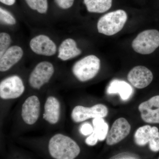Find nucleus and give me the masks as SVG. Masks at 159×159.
Here are the masks:
<instances>
[{
    "label": "nucleus",
    "mask_w": 159,
    "mask_h": 159,
    "mask_svg": "<svg viewBox=\"0 0 159 159\" xmlns=\"http://www.w3.org/2000/svg\"><path fill=\"white\" fill-rule=\"evenodd\" d=\"M0 20L2 23L6 25H12L16 23L13 16L9 11L2 8H0Z\"/></svg>",
    "instance_id": "nucleus-23"
},
{
    "label": "nucleus",
    "mask_w": 159,
    "mask_h": 159,
    "mask_svg": "<svg viewBox=\"0 0 159 159\" xmlns=\"http://www.w3.org/2000/svg\"><path fill=\"white\" fill-rule=\"evenodd\" d=\"M108 113L107 107L102 104H97L91 107L78 105L73 109L71 117L74 122L79 123L92 118H104Z\"/></svg>",
    "instance_id": "nucleus-7"
},
{
    "label": "nucleus",
    "mask_w": 159,
    "mask_h": 159,
    "mask_svg": "<svg viewBox=\"0 0 159 159\" xmlns=\"http://www.w3.org/2000/svg\"><path fill=\"white\" fill-rule=\"evenodd\" d=\"M127 18V13L122 9L107 13L98 20L97 25L98 32L107 36L117 34L123 29Z\"/></svg>",
    "instance_id": "nucleus-2"
},
{
    "label": "nucleus",
    "mask_w": 159,
    "mask_h": 159,
    "mask_svg": "<svg viewBox=\"0 0 159 159\" xmlns=\"http://www.w3.org/2000/svg\"><path fill=\"white\" fill-rule=\"evenodd\" d=\"M74 0H54L57 6L62 9L70 8L74 4Z\"/></svg>",
    "instance_id": "nucleus-25"
},
{
    "label": "nucleus",
    "mask_w": 159,
    "mask_h": 159,
    "mask_svg": "<svg viewBox=\"0 0 159 159\" xmlns=\"http://www.w3.org/2000/svg\"><path fill=\"white\" fill-rule=\"evenodd\" d=\"M93 126L87 122L82 124L80 128V134L84 136H89L93 133Z\"/></svg>",
    "instance_id": "nucleus-24"
},
{
    "label": "nucleus",
    "mask_w": 159,
    "mask_h": 159,
    "mask_svg": "<svg viewBox=\"0 0 159 159\" xmlns=\"http://www.w3.org/2000/svg\"><path fill=\"white\" fill-rule=\"evenodd\" d=\"M11 43L10 35L6 32H2L0 34V57L9 48Z\"/></svg>",
    "instance_id": "nucleus-22"
},
{
    "label": "nucleus",
    "mask_w": 159,
    "mask_h": 159,
    "mask_svg": "<svg viewBox=\"0 0 159 159\" xmlns=\"http://www.w3.org/2000/svg\"><path fill=\"white\" fill-rule=\"evenodd\" d=\"M152 126L145 125L139 127L134 134V140L136 144L140 146H145L149 142Z\"/></svg>",
    "instance_id": "nucleus-18"
},
{
    "label": "nucleus",
    "mask_w": 159,
    "mask_h": 159,
    "mask_svg": "<svg viewBox=\"0 0 159 159\" xmlns=\"http://www.w3.org/2000/svg\"><path fill=\"white\" fill-rule=\"evenodd\" d=\"M30 47L35 54L51 56L57 51V47L54 42L45 35H38L31 39Z\"/></svg>",
    "instance_id": "nucleus-12"
},
{
    "label": "nucleus",
    "mask_w": 159,
    "mask_h": 159,
    "mask_svg": "<svg viewBox=\"0 0 159 159\" xmlns=\"http://www.w3.org/2000/svg\"><path fill=\"white\" fill-rule=\"evenodd\" d=\"M107 92L110 94H119L122 100H127L132 95L133 89L128 83L123 80H115L110 84Z\"/></svg>",
    "instance_id": "nucleus-16"
},
{
    "label": "nucleus",
    "mask_w": 159,
    "mask_h": 159,
    "mask_svg": "<svg viewBox=\"0 0 159 159\" xmlns=\"http://www.w3.org/2000/svg\"><path fill=\"white\" fill-rule=\"evenodd\" d=\"M159 47V31L155 29L142 31L132 43L134 51L143 55L152 54Z\"/></svg>",
    "instance_id": "nucleus-4"
},
{
    "label": "nucleus",
    "mask_w": 159,
    "mask_h": 159,
    "mask_svg": "<svg viewBox=\"0 0 159 159\" xmlns=\"http://www.w3.org/2000/svg\"><path fill=\"white\" fill-rule=\"evenodd\" d=\"M22 49L18 46L9 48L1 56L0 59V71L5 72L9 70L21 59L23 57Z\"/></svg>",
    "instance_id": "nucleus-14"
},
{
    "label": "nucleus",
    "mask_w": 159,
    "mask_h": 159,
    "mask_svg": "<svg viewBox=\"0 0 159 159\" xmlns=\"http://www.w3.org/2000/svg\"><path fill=\"white\" fill-rule=\"evenodd\" d=\"M0 2L7 6H12L15 3L16 0H0Z\"/></svg>",
    "instance_id": "nucleus-27"
},
{
    "label": "nucleus",
    "mask_w": 159,
    "mask_h": 159,
    "mask_svg": "<svg viewBox=\"0 0 159 159\" xmlns=\"http://www.w3.org/2000/svg\"><path fill=\"white\" fill-rule=\"evenodd\" d=\"M131 126L125 118H120L114 122L106 138L107 145H113L119 143L128 135Z\"/></svg>",
    "instance_id": "nucleus-11"
},
{
    "label": "nucleus",
    "mask_w": 159,
    "mask_h": 159,
    "mask_svg": "<svg viewBox=\"0 0 159 159\" xmlns=\"http://www.w3.org/2000/svg\"><path fill=\"white\" fill-rule=\"evenodd\" d=\"M93 132L98 137L99 141H103L106 139L108 133V124L102 118L93 119Z\"/></svg>",
    "instance_id": "nucleus-19"
},
{
    "label": "nucleus",
    "mask_w": 159,
    "mask_h": 159,
    "mask_svg": "<svg viewBox=\"0 0 159 159\" xmlns=\"http://www.w3.org/2000/svg\"><path fill=\"white\" fill-rule=\"evenodd\" d=\"M89 12L103 13L110 9L112 0H84Z\"/></svg>",
    "instance_id": "nucleus-17"
},
{
    "label": "nucleus",
    "mask_w": 159,
    "mask_h": 159,
    "mask_svg": "<svg viewBox=\"0 0 159 159\" xmlns=\"http://www.w3.org/2000/svg\"><path fill=\"white\" fill-rule=\"evenodd\" d=\"M98 141L99 139L98 137L97 136L96 134L93 132V133L85 139V143L89 146H94L97 144Z\"/></svg>",
    "instance_id": "nucleus-26"
},
{
    "label": "nucleus",
    "mask_w": 159,
    "mask_h": 159,
    "mask_svg": "<svg viewBox=\"0 0 159 159\" xmlns=\"http://www.w3.org/2000/svg\"><path fill=\"white\" fill-rule=\"evenodd\" d=\"M153 75L152 71L144 66L134 67L128 73L127 79L136 88L142 89L148 86L152 82Z\"/></svg>",
    "instance_id": "nucleus-9"
},
{
    "label": "nucleus",
    "mask_w": 159,
    "mask_h": 159,
    "mask_svg": "<svg viewBox=\"0 0 159 159\" xmlns=\"http://www.w3.org/2000/svg\"><path fill=\"white\" fill-rule=\"evenodd\" d=\"M100 68V59L95 55H90L75 63L72 72L79 81L85 82L96 77Z\"/></svg>",
    "instance_id": "nucleus-3"
},
{
    "label": "nucleus",
    "mask_w": 159,
    "mask_h": 159,
    "mask_svg": "<svg viewBox=\"0 0 159 159\" xmlns=\"http://www.w3.org/2000/svg\"><path fill=\"white\" fill-rule=\"evenodd\" d=\"M81 54L77 48V43L72 39H67L61 44L58 50V57L62 61H66L77 57Z\"/></svg>",
    "instance_id": "nucleus-15"
},
{
    "label": "nucleus",
    "mask_w": 159,
    "mask_h": 159,
    "mask_svg": "<svg viewBox=\"0 0 159 159\" xmlns=\"http://www.w3.org/2000/svg\"><path fill=\"white\" fill-rule=\"evenodd\" d=\"M54 72V67L51 63L47 61L39 63L30 74L29 85L34 89H40L50 81Z\"/></svg>",
    "instance_id": "nucleus-6"
},
{
    "label": "nucleus",
    "mask_w": 159,
    "mask_h": 159,
    "mask_svg": "<svg viewBox=\"0 0 159 159\" xmlns=\"http://www.w3.org/2000/svg\"><path fill=\"white\" fill-rule=\"evenodd\" d=\"M158 159H159V157Z\"/></svg>",
    "instance_id": "nucleus-29"
},
{
    "label": "nucleus",
    "mask_w": 159,
    "mask_h": 159,
    "mask_svg": "<svg viewBox=\"0 0 159 159\" xmlns=\"http://www.w3.org/2000/svg\"><path fill=\"white\" fill-rule=\"evenodd\" d=\"M149 148L153 152L159 151V130L156 126L152 127L149 142Z\"/></svg>",
    "instance_id": "nucleus-21"
},
{
    "label": "nucleus",
    "mask_w": 159,
    "mask_h": 159,
    "mask_svg": "<svg viewBox=\"0 0 159 159\" xmlns=\"http://www.w3.org/2000/svg\"><path fill=\"white\" fill-rule=\"evenodd\" d=\"M48 147L50 155L54 159H74L80 152L77 142L62 134H57L51 137Z\"/></svg>",
    "instance_id": "nucleus-1"
},
{
    "label": "nucleus",
    "mask_w": 159,
    "mask_h": 159,
    "mask_svg": "<svg viewBox=\"0 0 159 159\" xmlns=\"http://www.w3.org/2000/svg\"><path fill=\"white\" fill-rule=\"evenodd\" d=\"M119 159H134L133 158H132L131 157H126L125 158H120Z\"/></svg>",
    "instance_id": "nucleus-28"
},
{
    "label": "nucleus",
    "mask_w": 159,
    "mask_h": 159,
    "mask_svg": "<svg viewBox=\"0 0 159 159\" xmlns=\"http://www.w3.org/2000/svg\"><path fill=\"white\" fill-rule=\"evenodd\" d=\"M40 111V102L38 97L35 95L29 96L22 106L21 116L23 121L27 125H34L39 119Z\"/></svg>",
    "instance_id": "nucleus-8"
},
{
    "label": "nucleus",
    "mask_w": 159,
    "mask_h": 159,
    "mask_svg": "<svg viewBox=\"0 0 159 159\" xmlns=\"http://www.w3.org/2000/svg\"><path fill=\"white\" fill-rule=\"evenodd\" d=\"M31 9L36 10L40 13H45L48 11V0H25Z\"/></svg>",
    "instance_id": "nucleus-20"
},
{
    "label": "nucleus",
    "mask_w": 159,
    "mask_h": 159,
    "mask_svg": "<svg viewBox=\"0 0 159 159\" xmlns=\"http://www.w3.org/2000/svg\"><path fill=\"white\" fill-rule=\"evenodd\" d=\"M25 91L23 80L17 75L6 77L0 83V97L3 100L17 99L23 95Z\"/></svg>",
    "instance_id": "nucleus-5"
},
{
    "label": "nucleus",
    "mask_w": 159,
    "mask_h": 159,
    "mask_svg": "<svg viewBox=\"0 0 159 159\" xmlns=\"http://www.w3.org/2000/svg\"><path fill=\"white\" fill-rule=\"evenodd\" d=\"M142 120L146 123L159 124V95L153 96L139 105Z\"/></svg>",
    "instance_id": "nucleus-10"
},
{
    "label": "nucleus",
    "mask_w": 159,
    "mask_h": 159,
    "mask_svg": "<svg viewBox=\"0 0 159 159\" xmlns=\"http://www.w3.org/2000/svg\"><path fill=\"white\" fill-rule=\"evenodd\" d=\"M61 106L59 100L54 96H49L46 99L44 107L43 118L51 125H55L60 119Z\"/></svg>",
    "instance_id": "nucleus-13"
}]
</instances>
